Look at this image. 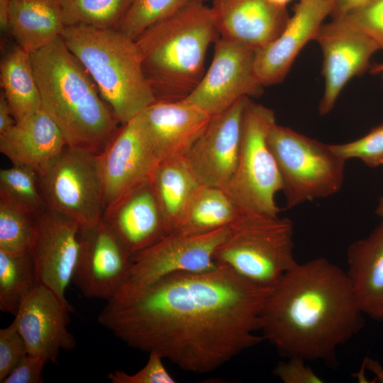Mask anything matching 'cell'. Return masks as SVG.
Here are the masks:
<instances>
[{"label": "cell", "instance_id": "cell-24", "mask_svg": "<svg viewBox=\"0 0 383 383\" xmlns=\"http://www.w3.org/2000/svg\"><path fill=\"white\" fill-rule=\"evenodd\" d=\"M9 31L32 53L60 37L66 27L60 0H9Z\"/></svg>", "mask_w": 383, "mask_h": 383}, {"label": "cell", "instance_id": "cell-5", "mask_svg": "<svg viewBox=\"0 0 383 383\" xmlns=\"http://www.w3.org/2000/svg\"><path fill=\"white\" fill-rule=\"evenodd\" d=\"M64 43L87 70L119 123L156 101L135 41L117 29L65 27Z\"/></svg>", "mask_w": 383, "mask_h": 383}, {"label": "cell", "instance_id": "cell-38", "mask_svg": "<svg viewBox=\"0 0 383 383\" xmlns=\"http://www.w3.org/2000/svg\"><path fill=\"white\" fill-rule=\"evenodd\" d=\"M45 358L28 355L14 367L2 383H42Z\"/></svg>", "mask_w": 383, "mask_h": 383}, {"label": "cell", "instance_id": "cell-46", "mask_svg": "<svg viewBox=\"0 0 383 383\" xmlns=\"http://www.w3.org/2000/svg\"><path fill=\"white\" fill-rule=\"evenodd\" d=\"M382 78H383V74H382Z\"/></svg>", "mask_w": 383, "mask_h": 383}, {"label": "cell", "instance_id": "cell-42", "mask_svg": "<svg viewBox=\"0 0 383 383\" xmlns=\"http://www.w3.org/2000/svg\"><path fill=\"white\" fill-rule=\"evenodd\" d=\"M365 363L367 368L375 375L376 379L383 383V368L379 363L370 358L367 359Z\"/></svg>", "mask_w": 383, "mask_h": 383}, {"label": "cell", "instance_id": "cell-26", "mask_svg": "<svg viewBox=\"0 0 383 383\" xmlns=\"http://www.w3.org/2000/svg\"><path fill=\"white\" fill-rule=\"evenodd\" d=\"M0 79L3 94L16 122L43 109L30 53L21 46L12 48L1 60Z\"/></svg>", "mask_w": 383, "mask_h": 383}, {"label": "cell", "instance_id": "cell-47", "mask_svg": "<svg viewBox=\"0 0 383 383\" xmlns=\"http://www.w3.org/2000/svg\"><path fill=\"white\" fill-rule=\"evenodd\" d=\"M203 1H207V0H203Z\"/></svg>", "mask_w": 383, "mask_h": 383}, {"label": "cell", "instance_id": "cell-8", "mask_svg": "<svg viewBox=\"0 0 383 383\" xmlns=\"http://www.w3.org/2000/svg\"><path fill=\"white\" fill-rule=\"evenodd\" d=\"M276 123L273 110L248 100L236 168L223 189L240 211L277 216L281 211L275 196L282 191V178L267 142Z\"/></svg>", "mask_w": 383, "mask_h": 383}, {"label": "cell", "instance_id": "cell-4", "mask_svg": "<svg viewBox=\"0 0 383 383\" xmlns=\"http://www.w3.org/2000/svg\"><path fill=\"white\" fill-rule=\"evenodd\" d=\"M219 36L211 7L193 0L135 40L156 101L182 100L196 87L207 50Z\"/></svg>", "mask_w": 383, "mask_h": 383}, {"label": "cell", "instance_id": "cell-37", "mask_svg": "<svg viewBox=\"0 0 383 383\" xmlns=\"http://www.w3.org/2000/svg\"><path fill=\"white\" fill-rule=\"evenodd\" d=\"M299 357H288L279 362L273 374L284 383H322L323 380Z\"/></svg>", "mask_w": 383, "mask_h": 383}, {"label": "cell", "instance_id": "cell-45", "mask_svg": "<svg viewBox=\"0 0 383 383\" xmlns=\"http://www.w3.org/2000/svg\"><path fill=\"white\" fill-rule=\"evenodd\" d=\"M376 213L378 216L383 218V196L379 199L376 209Z\"/></svg>", "mask_w": 383, "mask_h": 383}, {"label": "cell", "instance_id": "cell-16", "mask_svg": "<svg viewBox=\"0 0 383 383\" xmlns=\"http://www.w3.org/2000/svg\"><path fill=\"white\" fill-rule=\"evenodd\" d=\"M240 99L224 112L212 116L184 160L201 185L224 189L236 168L242 123L248 100Z\"/></svg>", "mask_w": 383, "mask_h": 383}, {"label": "cell", "instance_id": "cell-3", "mask_svg": "<svg viewBox=\"0 0 383 383\" xmlns=\"http://www.w3.org/2000/svg\"><path fill=\"white\" fill-rule=\"evenodd\" d=\"M30 57L42 108L67 145L99 154L119 128V122L87 70L61 36Z\"/></svg>", "mask_w": 383, "mask_h": 383}, {"label": "cell", "instance_id": "cell-10", "mask_svg": "<svg viewBox=\"0 0 383 383\" xmlns=\"http://www.w3.org/2000/svg\"><path fill=\"white\" fill-rule=\"evenodd\" d=\"M229 226L198 235H166L132 257L128 279L111 301L131 297L166 277L201 272L217 267L214 254L227 236Z\"/></svg>", "mask_w": 383, "mask_h": 383}, {"label": "cell", "instance_id": "cell-21", "mask_svg": "<svg viewBox=\"0 0 383 383\" xmlns=\"http://www.w3.org/2000/svg\"><path fill=\"white\" fill-rule=\"evenodd\" d=\"M66 146L62 132L43 109L0 135L1 153L38 177Z\"/></svg>", "mask_w": 383, "mask_h": 383}, {"label": "cell", "instance_id": "cell-11", "mask_svg": "<svg viewBox=\"0 0 383 383\" xmlns=\"http://www.w3.org/2000/svg\"><path fill=\"white\" fill-rule=\"evenodd\" d=\"M255 55L246 45L219 36L209 68L182 101L214 116L243 98L260 96L264 87L255 74Z\"/></svg>", "mask_w": 383, "mask_h": 383}, {"label": "cell", "instance_id": "cell-12", "mask_svg": "<svg viewBox=\"0 0 383 383\" xmlns=\"http://www.w3.org/2000/svg\"><path fill=\"white\" fill-rule=\"evenodd\" d=\"M80 250L72 282L86 298L113 299L125 284L132 255L102 219L81 227Z\"/></svg>", "mask_w": 383, "mask_h": 383}, {"label": "cell", "instance_id": "cell-7", "mask_svg": "<svg viewBox=\"0 0 383 383\" xmlns=\"http://www.w3.org/2000/svg\"><path fill=\"white\" fill-rule=\"evenodd\" d=\"M267 142L279 168L288 209L341 189L346 161L329 145L277 123L270 129Z\"/></svg>", "mask_w": 383, "mask_h": 383}, {"label": "cell", "instance_id": "cell-13", "mask_svg": "<svg viewBox=\"0 0 383 383\" xmlns=\"http://www.w3.org/2000/svg\"><path fill=\"white\" fill-rule=\"evenodd\" d=\"M105 212L135 190L151 183L160 164L147 143L138 117L118 129L98 154Z\"/></svg>", "mask_w": 383, "mask_h": 383}, {"label": "cell", "instance_id": "cell-22", "mask_svg": "<svg viewBox=\"0 0 383 383\" xmlns=\"http://www.w3.org/2000/svg\"><path fill=\"white\" fill-rule=\"evenodd\" d=\"M103 219L132 257L167 235L150 184L106 211Z\"/></svg>", "mask_w": 383, "mask_h": 383}, {"label": "cell", "instance_id": "cell-9", "mask_svg": "<svg viewBox=\"0 0 383 383\" xmlns=\"http://www.w3.org/2000/svg\"><path fill=\"white\" fill-rule=\"evenodd\" d=\"M39 184L45 207L91 227L106 210L98 154L66 146L53 160Z\"/></svg>", "mask_w": 383, "mask_h": 383}, {"label": "cell", "instance_id": "cell-20", "mask_svg": "<svg viewBox=\"0 0 383 383\" xmlns=\"http://www.w3.org/2000/svg\"><path fill=\"white\" fill-rule=\"evenodd\" d=\"M211 7L219 35L255 51L276 39L290 17L268 0H212Z\"/></svg>", "mask_w": 383, "mask_h": 383}, {"label": "cell", "instance_id": "cell-1", "mask_svg": "<svg viewBox=\"0 0 383 383\" xmlns=\"http://www.w3.org/2000/svg\"><path fill=\"white\" fill-rule=\"evenodd\" d=\"M271 290L217 265L108 301L97 319L130 348L157 353L184 371L206 373L265 340L257 332Z\"/></svg>", "mask_w": 383, "mask_h": 383}, {"label": "cell", "instance_id": "cell-31", "mask_svg": "<svg viewBox=\"0 0 383 383\" xmlns=\"http://www.w3.org/2000/svg\"><path fill=\"white\" fill-rule=\"evenodd\" d=\"M193 0H132L117 30L135 40L153 23L176 13Z\"/></svg>", "mask_w": 383, "mask_h": 383}, {"label": "cell", "instance_id": "cell-23", "mask_svg": "<svg viewBox=\"0 0 383 383\" xmlns=\"http://www.w3.org/2000/svg\"><path fill=\"white\" fill-rule=\"evenodd\" d=\"M345 272L364 315L383 321V222L368 236L351 243Z\"/></svg>", "mask_w": 383, "mask_h": 383}, {"label": "cell", "instance_id": "cell-28", "mask_svg": "<svg viewBox=\"0 0 383 383\" xmlns=\"http://www.w3.org/2000/svg\"><path fill=\"white\" fill-rule=\"evenodd\" d=\"M38 284L29 252L11 254L0 250V310L2 312L15 316Z\"/></svg>", "mask_w": 383, "mask_h": 383}, {"label": "cell", "instance_id": "cell-41", "mask_svg": "<svg viewBox=\"0 0 383 383\" xmlns=\"http://www.w3.org/2000/svg\"><path fill=\"white\" fill-rule=\"evenodd\" d=\"M10 6L9 0H0V28L1 31H9Z\"/></svg>", "mask_w": 383, "mask_h": 383}, {"label": "cell", "instance_id": "cell-32", "mask_svg": "<svg viewBox=\"0 0 383 383\" xmlns=\"http://www.w3.org/2000/svg\"><path fill=\"white\" fill-rule=\"evenodd\" d=\"M35 215L0 202L1 251L11 254L29 252L35 235Z\"/></svg>", "mask_w": 383, "mask_h": 383}, {"label": "cell", "instance_id": "cell-15", "mask_svg": "<svg viewBox=\"0 0 383 383\" xmlns=\"http://www.w3.org/2000/svg\"><path fill=\"white\" fill-rule=\"evenodd\" d=\"M79 231L77 222L45 208L35 215V235L29 251L38 283L51 289L72 312L66 290L79 257Z\"/></svg>", "mask_w": 383, "mask_h": 383}, {"label": "cell", "instance_id": "cell-39", "mask_svg": "<svg viewBox=\"0 0 383 383\" xmlns=\"http://www.w3.org/2000/svg\"><path fill=\"white\" fill-rule=\"evenodd\" d=\"M9 105L3 93L0 96V135L11 129L16 123Z\"/></svg>", "mask_w": 383, "mask_h": 383}, {"label": "cell", "instance_id": "cell-18", "mask_svg": "<svg viewBox=\"0 0 383 383\" xmlns=\"http://www.w3.org/2000/svg\"><path fill=\"white\" fill-rule=\"evenodd\" d=\"M333 9L334 0H299L280 35L255 51V71L263 87L285 78L300 51L315 40Z\"/></svg>", "mask_w": 383, "mask_h": 383}, {"label": "cell", "instance_id": "cell-6", "mask_svg": "<svg viewBox=\"0 0 383 383\" xmlns=\"http://www.w3.org/2000/svg\"><path fill=\"white\" fill-rule=\"evenodd\" d=\"M290 219L240 211L214 260L247 281L272 289L298 262Z\"/></svg>", "mask_w": 383, "mask_h": 383}, {"label": "cell", "instance_id": "cell-17", "mask_svg": "<svg viewBox=\"0 0 383 383\" xmlns=\"http://www.w3.org/2000/svg\"><path fill=\"white\" fill-rule=\"evenodd\" d=\"M70 312L48 287L40 284L35 287L12 322L24 339L28 355L57 364L62 350L76 348V339L67 328Z\"/></svg>", "mask_w": 383, "mask_h": 383}, {"label": "cell", "instance_id": "cell-40", "mask_svg": "<svg viewBox=\"0 0 383 383\" xmlns=\"http://www.w3.org/2000/svg\"><path fill=\"white\" fill-rule=\"evenodd\" d=\"M367 0H334L332 17L343 16L352 9L359 6Z\"/></svg>", "mask_w": 383, "mask_h": 383}, {"label": "cell", "instance_id": "cell-2", "mask_svg": "<svg viewBox=\"0 0 383 383\" xmlns=\"http://www.w3.org/2000/svg\"><path fill=\"white\" fill-rule=\"evenodd\" d=\"M363 315L345 271L318 257L298 263L272 289L260 331L286 358L334 364L339 346L362 328Z\"/></svg>", "mask_w": 383, "mask_h": 383}, {"label": "cell", "instance_id": "cell-19", "mask_svg": "<svg viewBox=\"0 0 383 383\" xmlns=\"http://www.w3.org/2000/svg\"><path fill=\"white\" fill-rule=\"evenodd\" d=\"M143 134L161 162L183 159L212 116L180 101H155L137 116Z\"/></svg>", "mask_w": 383, "mask_h": 383}, {"label": "cell", "instance_id": "cell-35", "mask_svg": "<svg viewBox=\"0 0 383 383\" xmlns=\"http://www.w3.org/2000/svg\"><path fill=\"white\" fill-rule=\"evenodd\" d=\"M161 355L149 353L146 365L134 374L123 370H115L108 374L112 383H174L175 379L166 370Z\"/></svg>", "mask_w": 383, "mask_h": 383}, {"label": "cell", "instance_id": "cell-29", "mask_svg": "<svg viewBox=\"0 0 383 383\" xmlns=\"http://www.w3.org/2000/svg\"><path fill=\"white\" fill-rule=\"evenodd\" d=\"M0 202L33 215L45 209L37 173L28 167L13 165L1 169Z\"/></svg>", "mask_w": 383, "mask_h": 383}, {"label": "cell", "instance_id": "cell-14", "mask_svg": "<svg viewBox=\"0 0 383 383\" xmlns=\"http://www.w3.org/2000/svg\"><path fill=\"white\" fill-rule=\"evenodd\" d=\"M323 54L325 88L318 105L321 116L329 113L346 84L360 74L377 45L345 16L332 17L320 28L315 40Z\"/></svg>", "mask_w": 383, "mask_h": 383}, {"label": "cell", "instance_id": "cell-27", "mask_svg": "<svg viewBox=\"0 0 383 383\" xmlns=\"http://www.w3.org/2000/svg\"><path fill=\"white\" fill-rule=\"evenodd\" d=\"M240 212L223 189L201 184L174 232L187 235L206 234L230 226Z\"/></svg>", "mask_w": 383, "mask_h": 383}, {"label": "cell", "instance_id": "cell-43", "mask_svg": "<svg viewBox=\"0 0 383 383\" xmlns=\"http://www.w3.org/2000/svg\"><path fill=\"white\" fill-rule=\"evenodd\" d=\"M370 72L373 74H383V62L372 65L370 68Z\"/></svg>", "mask_w": 383, "mask_h": 383}, {"label": "cell", "instance_id": "cell-36", "mask_svg": "<svg viewBox=\"0 0 383 383\" xmlns=\"http://www.w3.org/2000/svg\"><path fill=\"white\" fill-rule=\"evenodd\" d=\"M28 355V348L21 333L11 323L0 330V382Z\"/></svg>", "mask_w": 383, "mask_h": 383}, {"label": "cell", "instance_id": "cell-44", "mask_svg": "<svg viewBox=\"0 0 383 383\" xmlns=\"http://www.w3.org/2000/svg\"><path fill=\"white\" fill-rule=\"evenodd\" d=\"M273 5L282 8L287 9V4L292 0H268Z\"/></svg>", "mask_w": 383, "mask_h": 383}, {"label": "cell", "instance_id": "cell-25", "mask_svg": "<svg viewBox=\"0 0 383 383\" xmlns=\"http://www.w3.org/2000/svg\"><path fill=\"white\" fill-rule=\"evenodd\" d=\"M150 185L167 233H173L201 184L183 158L161 162Z\"/></svg>", "mask_w": 383, "mask_h": 383}, {"label": "cell", "instance_id": "cell-34", "mask_svg": "<svg viewBox=\"0 0 383 383\" xmlns=\"http://www.w3.org/2000/svg\"><path fill=\"white\" fill-rule=\"evenodd\" d=\"M343 16L383 49V0H367Z\"/></svg>", "mask_w": 383, "mask_h": 383}, {"label": "cell", "instance_id": "cell-33", "mask_svg": "<svg viewBox=\"0 0 383 383\" xmlns=\"http://www.w3.org/2000/svg\"><path fill=\"white\" fill-rule=\"evenodd\" d=\"M340 158L347 161L359 159L367 166L383 165V123L360 138L342 144L329 145Z\"/></svg>", "mask_w": 383, "mask_h": 383}, {"label": "cell", "instance_id": "cell-30", "mask_svg": "<svg viewBox=\"0 0 383 383\" xmlns=\"http://www.w3.org/2000/svg\"><path fill=\"white\" fill-rule=\"evenodd\" d=\"M65 24L116 29L132 0H60Z\"/></svg>", "mask_w": 383, "mask_h": 383}]
</instances>
